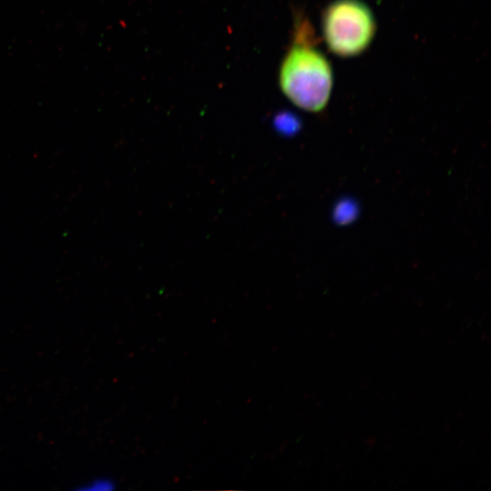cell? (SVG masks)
Here are the masks:
<instances>
[{
    "mask_svg": "<svg viewBox=\"0 0 491 491\" xmlns=\"http://www.w3.org/2000/svg\"><path fill=\"white\" fill-rule=\"evenodd\" d=\"M296 25L295 41L280 67V87L297 107L319 113L330 99L332 66L326 56L316 47L314 31L307 20H301Z\"/></svg>",
    "mask_w": 491,
    "mask_h": 491,
    "instance_id": "6da1fadb",
    "label": "cell"
},
{
    "mask_svg": "<svg viewBox=\"0 0 491 491\" xmlns=\"http://www.w3.org/2000/svg\"><path fill=\"white\" fill-rule=\"evenodd\" d=\"M376 31L375 15L361 0H334L322 15L324 41L331 53L347 58L365 52Z\"/></svg>",
    "mask_w": 491,
    "mask_h": 491,
    "instance_id": "7a4b0ae2",
    "label": "cell"
},
{
    "mask_svg": "<svg viewBox=\"0 0 491 491\" xmlns=\"http://www.w3.org/2000/svg\"><path fill=\"white\" fill-rule=\"evenodd\" d=\"M116 487V482L110 476H97L90 477L75 486L77 491H112Z\"/></svg>",
    "mask_w": 491,
    "mask_h": 491,
    "instance_id": "3957f363",
    "label": "cell"
}]
</instances>
